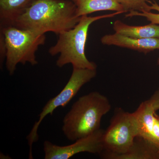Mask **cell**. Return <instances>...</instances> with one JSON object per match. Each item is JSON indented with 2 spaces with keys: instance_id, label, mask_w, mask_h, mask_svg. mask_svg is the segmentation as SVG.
Returning a JSON list of instances; mask_svg holds the SVG:
<instances>
[{
  "instance_id": "obj_14",
  "label": "cell",
  "mask_w": 159,
  "mask_h": 159,
  "mask_svg": "<svg viewBox=\"0 0 159 159\" xmlns=\"http://www.w3.org/2000/svg\"><path fill=\"white\" fill-rule=\"evenodd\" d=\"M124 8L125 12L137 11L140 12L151 11L150 5H148V0H117Z\"/></svg>"
},
{
  "instance_id": "obj_1",
  "label": "cell",
  "mask_w": 159,
  "mask_h": 159,
  "mask_svg": "<svg viewBox=\"0 0 159 159\" xmlns=\"http://www.w3.org/2000/svg\"><path fill=\"white\" fill-rule=\"evenodd\" d=\"M80 18L70 0H36L13 26L39 34L52 32L58 35L74 28Z\"/></svg>"
},
{
  "instance_id": "obj_7",
  "label": "cell",
  "mask_w": 159,
  "mask_h": 159,
  "mask_svg": "<svg viewBox=\"0 0 159 159\" xmlns=\"http://www.w3.org/2000/svg\"><path fill=\"white\" fill-rule=\"evenodd\" d=\"M104 132V130L100 128L89 135L66 146H60L45 141L43 143L44 159H68L77 154L84 152L100 155L103 150Z\"/></svg>"
},
{
  "instance_id": "obj_4",
  "label": "cell",
  "mask_w": 159,
  "mask_h": 159,
  "mask_svg": "<svg viewBox=\"0 0 159 159\" xmlns=\"http://www.w3.org/2000/svg\"><path fill=\"white\" fill-rule=\"evenodd\" d=\"M0 30L6 46V66L9 75L14 74L18 64H38L35 54L45 43V34L14 26L2 27Z\"/></svg>"
},
{
  "instance_id": "obj_18",
  "label": "cell",
  "mask_w": 159,
  "mask_h": 159,
  "mask_svg": "<svg viewBox=\"0 0 159 159\" xmlns=\"http://www.w3.org/2000/svg\"><path fill=\"white\" fill-rule=\"evenodd\" d=\"M157 65L159 66V57L158 58L157 61Z\"/></svg>"
},
{
  "instance_id": "obj_5",
  "label": "cell",
  "mask_w": 159,
  "mask_h": 159,
  "mask_svg": "<svg viewBox=\"0 0 159 159\" xmlns=\"http://www.w3.org/2000/svg\"><path fill=\"white\" fill-rule=\"evenodd\" d=\"M139 127L134 112L117 108L112 117L109 126L104 130L102 139V159H115L124 154L133 145L139 136Z\"/></svg>"
},
{
  "instance_id": "obj_11",
  "label": "cell",
  "mask_w": 159,
  "mask_h": 159,
  "mask_svg": "<svg viewBox=\"0 0 159 159\" xmlns=\"http://www.w3.org/2000/svg\"><path fill=\"white\" fill-rule=\"evenodd\" d=\"M76 7L78 17L97 11H112L116 12H125L123 6L117 0H70Z\"/></svg>"
},
{
  "instance_id": "obj_16",
  "label": "cell",
  "mask_w": 159,
  "mask_h": 159,
  "mask_svg": "<svg viewBox=\"0 0 159 159\" xmlns=\"http://www.w3.org/2000/svg\"><path fill=\"white\" fill-rule=\"evenodd\" d=\"M148 101L154 110L157 111L159 110V89L154 93Z\"/></svg>"
},
{
  "instance_id": "obj_2",
  "label": "cell",
  "mask_w": 159,
  "mask_h": 159,
  "mask_svg": "<svg viewBox=\"0 0 159 159\" xmlns=\"http://www.w3.org/2000/svg\"><path fill=\"white\" fill-rule=\"evenodd\" d=\"M111 107L108 98L97 91L80 97L63 119L64 134L72 142L89 135L100 129L102 118Z\"/></svg>"
},
{
  "instance_id": "obj_10",
  "label": "cell",
  "mask_w": 159,
  "mask_h": 159,
  "mask_svg": "<svg viewBox=\"0 0 159 159\" xmlns=\"http://www.w3.org/2000/svg\"><path fill=\"white\" fill-rule=\"evenodd\" d=\"M36 0H0V27L13 26Z\"/></svg>"
},
{
  "instance_id": "obj_3",
  "label": "cell",
  "mask_w": 159,
  "mask_h": 159,
  "mask_svg": "<svg viewBox=\"0 0 159 159\" xmlns=\"http://www.w3.org/2000/svg\"><path fill=\"white\" fill-rule=\"evenodd\" d=\"M121 13L115 11L98 16H83L74 28L58 34L56 44L48 51L51 56L59 54L56 66L61 68L70 64L74 68L97 69V64L90 61L85 55V45L90 26L98 20L113 17Z\"/></svg>"
},
{
  "instance_id": "obj_8",
  "label": "cell",
  "mask_w": 159,
  "mask_h": 159,
  "mask_svg": "<svg viewBox=\"0 0 159 159\" xmlns=\"http://www.w3.org/2000/svg\"><path fill=\"white\" fill-rule=\"evenodd\" d=\"M102 44L114 45L146 53L159 49V39H137L119 33L106 34L101 39Z\"/></svg>"
},
{
  "instance_id": "obj_9",
  "label": "cell",
  "mask_w": 159,
  "mask_h": 159,
  "mask_svg": "<svg viewBox=\"0 0 159 159\" xmlns=\"http://www.w3.org/2000/svg\"><path fill=\"white\" fill-rule=\"evenodd\" d=\"M154 110L148 100L142 102L135 111L139 127V136L149 141L159 148V140L155 136L152 131Z\"/></svg>"
},
{
  "instance_id": "obj_6",
  "label": "cell",
  "mask_w": 159,
  "mask_h": 159,
  "mask_svg": "<svg viewBox=\"0 0 159 159\" xmlns=\"http://www.w3.org/2000/svg\"><path fill=\"white\" fill-rule=\"evenodd\" d=\"M73 68L71 77L65 86L59 94L47 102L39 116L38 120L27 137L29 146V159L33 158L32 145L38 141V131L43 120L48 115L52 116L54 111L58 107H65L67 105L81 88L97 76V69Z\"/></svg>"
},
{
  "instance_id": "obj_15",
  "label": "cell",
  "mask_w": 159,
  "mask_h": 159,
  "mask_svg": "<svg viewBox=\"0 0 159 159\" xmlns=\"http://www.w3.org/2000/svg\"><path fill=\"white\" fill-rule=\"evenodd\" d=\"M148 2L150 3L152 10H155L157 13H153L151 11L147 12H140L137 11H131L125 15V17H132L134 16H140L146 18L148 21L152 24L159 25V5L156 2L148 1Z\"/></svg>"
},
{
  "instance_id": "obj_12",
  "label": "cell",
  "mask_w": 159,
  "mask_h": 159,
  "mask_svg": "<svg viewBox=\"0 0 159 159\" xmlns=\"http://www.w3.org/2000/svg\"><path fill=\"white\" fill-rule=\"evenodd\" d=\"M116 33L134 38L159 39V25L151 23L144 26H131L117 20L114 24Z\"/></svg>"
},
{
  "instance_id": "obj_17",
  "label": "cell",
  "mask_w": 159,
  "mask_h": 159,
  "mask_svg": "<svg viewBox=\"0 0 159 159\" xmlns=\"http://www.w3.org/2000/svg\"><path fill=\"white\" fill-rule=\"evenodd\" d=\"M152 131L155 136L159 140V116L157 114L156 112L153 115Z\"/></svg>"
},
{
  "instance_id": "obj_13",
  "label": "cell",
  "mask_w": 159,
  "mask_h": 159,
  "mask_svg": "<svg viewBox=\"0 0 159 159\" xmlns=\"http://www.w3.org/2000/svg\"><path fill=\"white\" fill-rule=\"evenodd\" d=\"M115 159H159V148L149 141L137 137L130 149Z\"/></svg>"
}]
</instances>
